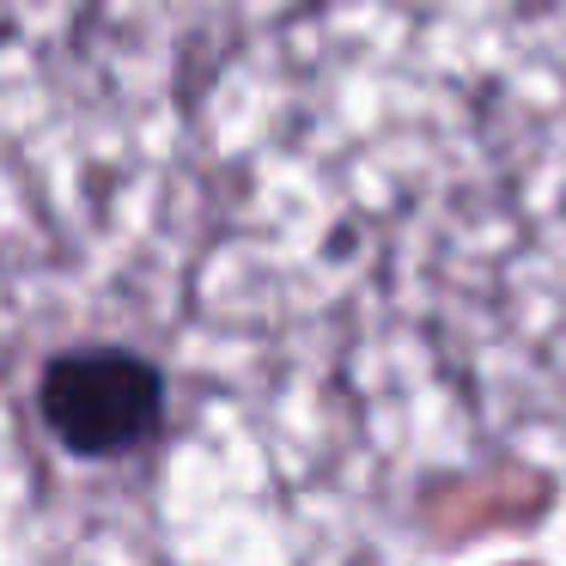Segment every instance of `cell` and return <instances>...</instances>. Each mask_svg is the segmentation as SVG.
<instances>
[{"label":"cell","mask_w":566,"mask_h":566,"mask_svg":"<svg viewBox=\"0 0 566 566\" xmlns=\"http://www.w3.org/2000/svg\"><path fill=\"white\" fill-rule=\"evenodd\" d=\"M43 427L74 457H128L165 420V371L128 347H74L38 378Z\"/></svg>","instance_id":"obj_1"}]
</instances>
